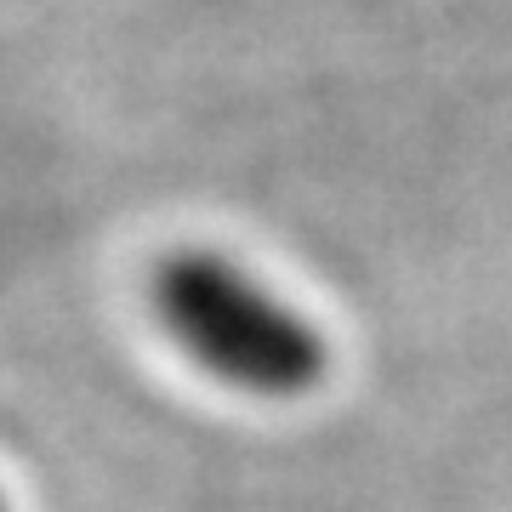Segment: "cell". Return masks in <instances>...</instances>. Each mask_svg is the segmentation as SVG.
<instances>
[{
	"mask_svg": "<svg viewBox=\"0 0 512 512\" xmlns=\"http://www.w3.org/2000/svg\"><path fill=\"white\" fill-rule=\"evenodd\" d=\"M0 512H6V501H0Z\"/></svg>",
	"mask_w": 512,
	"mask_h": 512,
	"instance_id": "cell-2",
	"label": "cell"
},
{
	"mask_svg": "<svg viewBox=\"0 0 512 512\" xmlns=\"http://www.w3.org/2000/svg\"><path fill=\"white\" fill-rule=\"evenodd\" d=\"M148 291L177 348L217 382L262 399H302L325 382V336L222 251L160 256Z\"/></svg>",
	"mask_w": 512,
	"mask_h": 512,
	"instance_id": "cell-1",
	"label": "cell"
}]
</instances>
